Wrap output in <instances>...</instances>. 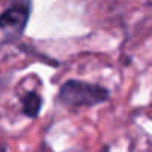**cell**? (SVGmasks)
I'll return each mask as SVG.
<instances>
[{"mask_svg": "<svg viewBox=\"0 0 152 152\" xmlns=\"http://www.w3.org/2000/svg\"><path fill=\"white\" fill-rule=\"evenodd\" d=\"M109 99H110L109 88L100 84L79 81V79H67L66 82H63L57 96V102L64 107L70 109L94 107L102 103H106Z\"/></svg>", "mask_w": 152, "mask_h": 152, "instance_id": "6da1fadb", "label": "cell"}, {"mask_svg": "<svg viewBox=\"0 0 152 152\" xmlns=\"http://www.w3.org/2000/svg\"><path fill=\"white\" fill-rule=\"evenodd\" d=\"M31 15V0H12L0 15V30L6 40H17L23 36Z\"/></svg>", "mask_w": 152, "mask_h": 152, "instance_id": "7a4b0ae2", "label": "cell"}, {"mask_svg": "<svg viewBox=\"0 0 152 152\" xmlns=\"http://www.w3.org/2000/svg\"><path fill=\"white\" fill-rule=\"evenodd\" d=\"M21 104H23V113L27 118H36V116H39V113L42 110L43 100H42V97H40L39 93H36V91H27L21 97Z\"/></svg>", "mask_w": 152, "mask_h": 152, "instance_id": "3957f363", "label": "cell"}]
</instances>
